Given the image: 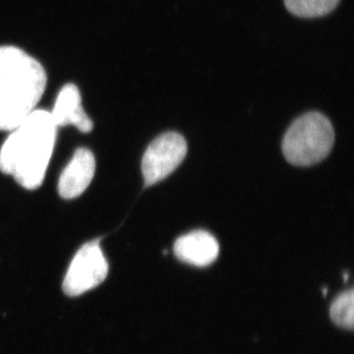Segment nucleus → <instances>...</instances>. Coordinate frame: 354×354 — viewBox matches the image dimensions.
Masks as SVG:
<instances>
[{"mask_svg": "<svg viewBox=\"0 0 354 354\" xmlns=\"http://www.w3.org/2000/svg\"><path fill=\"white\" fill-rule=\"evenodd\" d=\"M109 274V263L100 239L84 244L74 256L64 281V291L75 297L97 288Z\"/></svg>", "mask_w": 354, "mask_h": 354, "instance_id": "nucleus-4", "label": "nucleus"}, {"mask_svg": "<svg viewBox=\"0 0 354 354\" xmlns=\"http://www.w3.org/2000/svg\"><path fill=\"white\" fill-rule=\"evenodd\" d=\"M186 153L187 143L178 133H165L153 140L142 160L145 185L152 186L167 178L183 162Z\"/></svg>", "mask_w": 354, "mask_h": 354, "instance_id": "nucleus-5", "label": "nucleus"}, {"mask_svg": "<svg viewBox=\"0 0 354 354\" xmlns=\"http://www.w3.org/2000/svg\"><path fill=\"white\" fill-rule=\"evenodd\" d=\"M57 132L50 111L35 109L0 149V171L13 176L26 189L39 188L53 156Z\"/></svg>", "mask_w": 354, "mask_h": 354, "instance_id": "nucleus-1", "label": "nucleus"}, {"mask_svg": "<svg viewBox=\"0 0 354 354\" xmlns=\"http://www.w3.org/2000/svg\"><path fill=\"white\" fill-rule=\"evenodd\" d=\"M48 76L36 58L17 46H0V130L12 131L36 109Z\"/></svg>", "mask_w": 354, "mask_h": 354, "instance_id": "nucleus-2", "label": "nucleus"}, {"mask_svg": "<svg viewBox=\"0 0 354 354\" xmlns=\"http://www.w3.org/2000/svg\"><path fill=\"white\" fill-rule=\"evenodd\" d=\"M95 171L94 153L86 148L76 150L58 180L59 196L66 200L81 196L92 183Z\"/></svg>", "mask_w": 354, "mask_h": 354, "instance_id": "nucleus-6", "label": "nucleus"}, {"mask_svg": "<svg viewBox=\"0 0 354 354\" xmlns=\"http://www.w3.org/2000/svg\"><path fill=\"white\" fill-rule=\"evenodd\" d=\"M339 0H285L286 9L301 18H316L327 15L339 6Z\"/></svg>", "mask_w": 354, "mask_h": 354, "instance_id": "nucleus-9", "label": "nucleus"}, {"mask_svg": "<svg viewBox=\"0 0 354 354\" xmlns=\"http://www.w3.org/2000/svg\"><path fill=\"white\" fill-rule=\"evenodd\" d=\"M174 254L187 264L206 267L215 262L220 246L215 237L204 230H196L179 237L174 243Z\"/></svg>", "mask_w": 354, "mask_h": 354, "instance_id": "nucleus-8", "label": "nucleus"}, {"mask_svg": "<svg viewBox=\"0 0 354 354\" xmlns=\"http://www.w3.org/2000/svg\"><path fill=\"white\" fill-rule=\"evenodd\" d=\"M335 142L330 121L317 111L293 121L283 140V153L290 164L310 167L329 155Z\"/></svg>", "mask_w": 354, "mask_h": 354, "instance_id": "nucleus-3", "label": "nucleus"}, {"mask_svg": "<svg viewBox=\"0 0 354 354\" xmlns=\"http://www.w3.org/2000/svg\"><path fill=\"white\" fill-rule=\"evenodd\" d=\"M50 114L57 127L74 125L83 133L94 128V123L84 111L80 91L73 83L66 84L59 91Z\"/></svg>", "mask_w": 354, "mask_h": 354, "instance_id": "nucleus-7", "label": "nucleus"}, {"mask_svg": "<svg viewBox=\"0 0 354 354\" xmlns=\"http://www.w3.org/2000/svg\"><path fill=\"white\" fill-rule=\"evenodd\" d=\"M330 318L337 325L346 329L353 328V290L344 291L330 305Z\"/></svg>", "mask_w": 354, "mask_h": 354, "instance_id": "nucleus-10", "label": "nucleus"}]
</instances>
